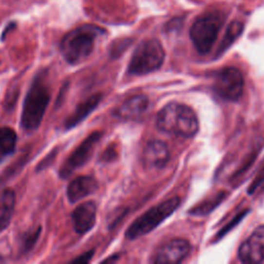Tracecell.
Returning <instances> with one entry per match:
<instances>
[{"label":"cell","instance_id":"cell-1","mask_svg":"<svg viewBox=\"0 0 264 264\" xmlns=\"http://www.w3.org/2000/svg\"><path fill=\"white\" fill-rule=\"evenodd\" d=\"M104 33L103 28L93 24L78 26L66 33L61 40V54L68 64H80L92 54L96 38Z\"/></svg>","mask_w":264,"mask_h":264},{"label":"cell","instance_id":"cell-2","mask_svg":"<svg viewBox=\"0 0 264 264\" xmlns=\"http://www.w3.org/2000/svg\"><path fill=\"white\" fill-rule=\"evenodd\" d=\"M45 76L42 72L35 75L25 96L21 127L26 131H35L39 128L50 103L51 93Z\"/></svg>","mask_w":264,"mask_h":264},{"label":"cell","instance_id":"cell-3","mask_svg":"<svg viewBox=\"0 0 264 264\" xmlns=\"http://www.w3.org/2000/svg\"><path fill=\"white\" fill-rule=\"evenodd\" d=\"M157 127L165 133L189 138L198 132L199 122L192 109L182 103L172 102L158 113Z\"/></svg>","mask_w":264,"mask_h":264},{"label":"cell","instance_id":"cell-4","mask_svg":"<svg viewBox=\"0 0 264 264\" xmlns=\"http://www.w3.org/2000/svg\"><path fill=\"white\" fill-rule=\"evenodd\" d=\"M226 20V14L215 10L199 15L190 28V38L197 52L206 55L210 52Z\"/></svg>","mask_w":264,"mask_h":264},{"label":"cell","instance_id":"cell-5","mask_svg":"<svg viewBox=\"0 0 264 264\" xmlns=\"http://www.w3.org/2000/svg\"><path fill=\"white\" fill-rule=\"evenodd\" d=\"M180 205V197H173L150 208L129 226L125 234L126 237L132 241L152 232L167 218H170L177 210Z\"/></svg>","mask_w":264,"mask_h":264},{"label":"cell","instance_id":"cell-6","mask_svg":"<svg viewBox=\"0 0 264 264\" xmlns=\"http://www.w3.org/2000/svg\"><path fill=\"white\" fill-rule=\"evenodd\" d=\"M165 58V52L161 42L156 39H147L140 42L135 49L128 65V74L143 75L159 69Z\"/></svg>","mask_w":264,"mask_h":264},{"label":"cell","instance_id":"cell-7","mask_svg":"<svg viewBox=\"0 0 264 264\" xmlns=\"http://www.w3.org/2000/svg\"><path fill=\"white\" fill-rule=\"evenodd\" d=\"M214 92L220 98L228 101H237L243 95L244 77L235 67H226L216 75L213 85Z\"/></svg>","mask_w":264,"mask_h":264},{"label":"cell","instance_id":"cell-8","mask_svg":"<svg viewBox=\"0 0 264 264\" xmlns=\"http://www.w3.org/2000/svg\"><path fill=\"white\" fill-rule=\"evenodd\" d=\"M101 136V132L95 131L89 136L86 137L83 142L78 145V147H76L75 151L68 157V159L61 166L59 171L61 179L69 178L75 170L84 166L91 159V157L95 151V148L99 143Z\"/></svg>","mask_w":264,"mask_h":264},{"label":"cell","instance_id":"cell-9","mask_svg":"<svg viewBox=\"0 0 264 264\" xmlns=\"http://www.w3.org/2000/svg\"><path fill=\"white\" fill-rule=\"evenodd\" d=\"M239 258L243 263L257 264L264 261V225L259 226L239 249Z\"/></svg>","mask_w":264,"mask_h":264},{"label":"cell","instance_id":"cell-10","mask_svg":"<svg viewBox=\"0 0 264 264\" xmlns=\"http://www.w3.org/2000/svg\"><path fill=\"white\" fill-rule=\"evenodd\" d=\"M191 251V245L187 240L174 239L166 243L157 251L154 263H179L186 258Z\"/></svg>","mask_w":264,"mask_h":264},{"label":"cell","instance_id":"cell-11","mask_svg":"<svg viewBox=\"0 0 264 264\" xmlns=\"http://www.w3.org/2000/svg\"><path fill=\"white\" fill-rule=\"evenodd\" d=\"M96 213H97V207L94 201H86L76 207L72 215L75 231L77 234L89 232L95 226Z\"/></svg>","mask_w":264,"mask_h":264},{"label":"cell","instance_id":"cell-12","mask_svg":"<svg viewBox=\"0 0 264 264\" xmlns=\"http://www.w3.org/2000/svg\"><path fill=\"white\" fill-rule=\"evenodd\" d=\"M170 149L161 140H152L144 150V163L151 170H160L170 161Z\"/></svg>","mask_w":264,"mask_h":264},{"label":"cell","instance_id":"cell-13","mask_svg":"<svg viewBox=\"0 0 264 264\" xmlns=\"http://www.w3.org/2000/svg\"><path fill=\"white\" fill-rule=\"evenodd\" d=\"M98 189V183L90 175H81L69 183L66 195L67 199L72 205L89 196Z\"/></svg>","mask_w":264,"mask_h":264},{"label":"cell","instance_id":"cell-14","mask_svg":"<svg viewBox=\"0 0 264 264\" xmlns=\"http://www.w3.org/2000/svg\"><path fill=\"white\" fill-rule=\"evenodd\" d=\"M149 108V98L144 94L132 96L116 111L115 116L125 121H136L142 118Z\"/></svg>","mask_w":264,"mask_h":264},{"label":"cell","instance_id":"cell-15","mask_svg":"<svg viewBox=\"0 0 264 264\" xmlns=\"http://www.w3.org/2000/svg\"><path fill=\"white\" fill-rule=\"evenodd\" d=\"M102 99L101 94H94L91 97L88 98L87 100L81 102L77 105L76 109L73 113H70L69 117L64 121V129L70 130L77 125H80L81 123L88 118V116L92 113L96 108L98 107Z\"/></svg>","mask_w":264,"mask_h":264},{"label":"cell","instance_id":"cell-16","mask_svg":"<svg viewBox=\"0 0 264 264\" xmlns=\"http://www.w3.org/2000/svg\"><path fill=\"white\" fill-rule=\"evenodd\" d=\"M16 193L12 189H5L0 195V233L10 226L15 212Z\"/></svg>","mask_w":264,"mask_h":264},{"label":"cell","instance_id":"cell-17","mask_svg":"<svg viewBox=\"0 0 264 264\" xmlns=\"http://www.w3.org/2000/svg\"><path fill=\"white\" fill-rule=\"evenodd\" d=\"M18 136L11 127H0V163L16 152Z\"/></svg>","mask_w":264,"mask_h":264},{"label":"cell","instance_id":"cell-18","mask_svg":"<svg viewBox=\"0 0 264 264\" xmlns=\"http://www.w3.org/2000/svg\"><path fill=\"white\" fill-rule=\"evenodd\" d=\"M244 30V24L240 21H233L228 25L226 33L224 35V38L222 39L221 45L218 49V54H222L228 48H229L232 43L241 37Z\"/></svg>","mask_w":264,"mask_h":264},{"label":"cell","instance_id":"cell-19","mask_svg":"<svg viewBox=\"0 0 264 264\" xmlns=\"http://www.w3.org/2000/svg\"><path fill=\"white\" fill-rule=\"evenodd\" d=\"M226 197V192H219L215 196L212 198L207 199L206 201L201 202V204L195 207H193L189 214L192 216H207L221 204V202L224 200Z\"/></svg>","mask_w":264,"mask_h":264},{"label":"cell","instance_id":"cell-20","mask_svg":"<svg viewBox=\"0 0 264 264\" xmlns=\"http://www.w3.org/2000/svg\"><path fill=\"white\" fill-rule=\"evenodd\" d=\"M41 233V226H37L32 229L26 231L20 239V252L21 254L29 253L37 245Z\"/></svg>","mask_w":264,"mask_h":264},{"label":"cell","instance_id":"cell-21","mask_svg":"<svg viewBox=\"0 0 264 264\" xmlns=\"http://www.w3.org/2000/svg\"><path fill=\"white\" fill-rule=\"evenodd\" d=\"M263 188H264V163L260 169V170L258 171L256 177H255V179L251 183L250 187L248 188V193L250 195H253Z\"/></svg>","mask_w":264,"mask_h":264},{"label":"cell","instance_id":"cell-22","mask_svg":"<svg viewBox=\"0 0 264 264\" xmlns=\"http://www.w3.org/2000/svg\"><path fill=\"white\" fill-rule=\"evenodd\" d=\"M58 152H59V150H58L57 148H55L54 150H53V151H52L50 154H48V155H47L45 158H43V159L38 164L37 170H35V171L38 172V171H41V170H45L48 169V167H50V166L53 164V162L55 161Z\"/></svg>","mask_w":264,"mask_h":264},{"label":"cell","instance_id":"cell-23","mask_svg":"<svg viewBox=\"0 0 264 264\" xmlns=\"http://www.w3.org/2000/svg\"><path fill=\"white\" fill-rule=\"evenodd\" d=\"M248 212H249V209L245 210V212H242L241 214L237 215V216L232 220V221H231L230 223H228V224L223 228V229H221V231H220V232L218 233L217 239H221V237L224 236L227 232H229V230H231L232 228H233L235 225H237V223H239V222L241 221V220L245 216V214H247Z\"/></svg>","mask_w":264,"mask_h":264},{"label":"cell","instance_id":"cell-24","mask_svg":"<svg viewBox=\"0 0 264 264\" xmlns=\"http://www.w3.org/2000/svg\"><path fill=\"white\" fill-rule=\"evenodd\" d=\"M18 94H19V91L18 90H14V91H10L8 93V97L5 100V109H14V105L17 101L18 98Z\"/></svg>","mask_w":264,"mask_h":264},{"label":"cell","instance_id":"cell-25","mask_svg":"<svg viewBox=\"0 0 264 264\" xmlns=\"http://www.w3.org/2000/svg\"><path fill=\"white\" fill-rule=\"evenodd\" d=\"M94 252H95L94 250L88 251L85 254L81 255V256H78L77 258L72 260V263H88V262H90L93 257V255H94Z\"/></svg>","mask_w":264,"mask_h":264},{"label":"cell","instance_id":"cell-26","mask_svg":"<svg viewBox=\"0 0 264 264\" xmlns=\"http://www.w3.org/2000/svg\"><path fill=\"white\" fill-rule=\"evenodd\" d=\"M17 27V23L16 22H11V23H8L6 25V27L4 28V30L2 31V34H1V39L4 40L5 38H6V35L10 33L11 31H13L15 28Z\"/></svg>","mask_w":264,"mask_h":264},{"label":"cell","instance_id":"cell-27","mask_svg":"<svg viewBox=\"0 0 264 264\" xmlns=\"http://www.w3.org/2000/svg\"><path fill=\"white\" fill-rule=\"evenodd\" d=\"M115 157H116L115 149H108L107 151H105V153L102 155V160H104V161H111Z\"/></svg>","mask_w":264,"mask_h":264}]
</instances>
